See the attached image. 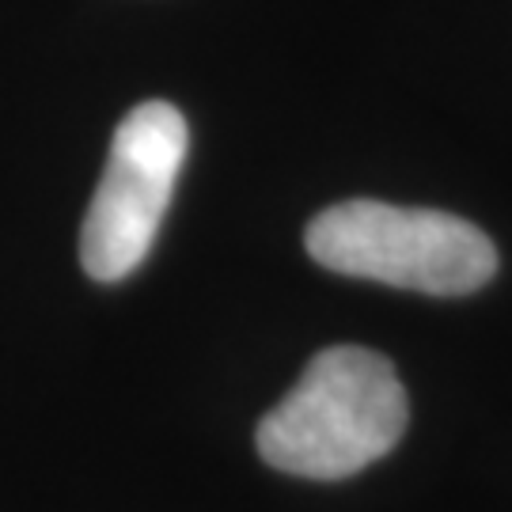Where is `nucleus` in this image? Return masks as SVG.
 <instances>
[{
	"label": "nucleus",
	"mask_w": 512,
	"mask_h": 512,
	"mask_svg": "<svg viewBox=\"0 0 512 512\" xmlns=\"http://www.w3.org/2000/svg\"><path fill=\"white\" fill-rule=\"evenodd\" d=\"M410 399L387 357L365 346H330L258 421V456L300 478H349L384 459L406 433Z\"/></svg>",
	"instance_id": "nucleus-1"
},
{
	"label": "nucleus",
	"mask_w": 512,
	"mask_h": 512,
	"mask_svg": "<svg viewBox=\"0 0 512 512\" xmlns=\"http://www.w3.org/2000/svg\"><path fill=\"white\" fill-rule=\"evenodd\" d=\"M304 247L334 274L425 296H467L497 274L494 239L471 220L372 198L323 209L308 224Z\"/></svg>",
	"instance_id": "nucleus-2"
},
{
	"label": "nucleus",
	"mask_w": 512,
	"mask_h": 512,
	"mask_svg": "<svg viewBox=\"0 0 512 512\" xmlns=\"http://www.w3.org/2000/svg\"><path fill=\"white\" fill-rule=\"evenodd\" d=\"M186 145V118L164 99L137 103L122 118L80 232V262L88 277L110 285L145 262L175 194Z\"/></svg>",
	"instance_id": "nucleus-3"
}]
</instances>
